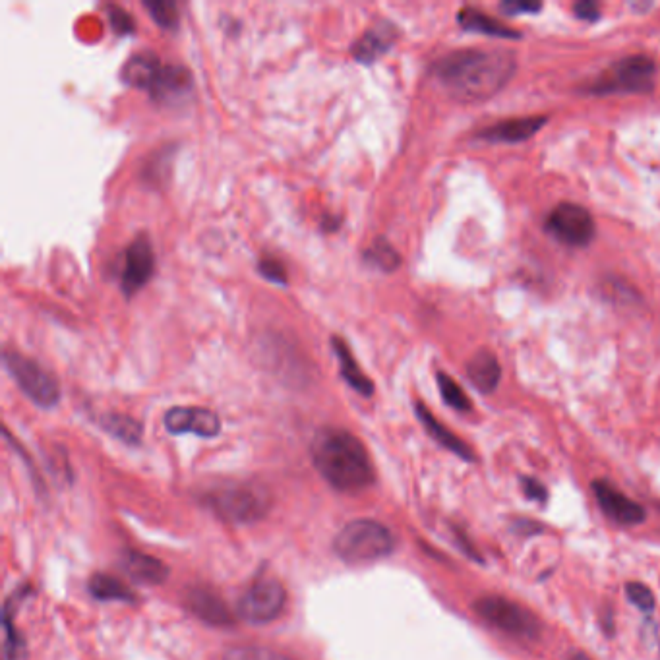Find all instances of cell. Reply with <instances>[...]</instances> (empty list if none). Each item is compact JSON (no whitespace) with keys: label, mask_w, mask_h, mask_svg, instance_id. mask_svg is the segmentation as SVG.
Returning <instances> with one entry per match:
<instances>
[{"label":"cell","mask_w":660,"mask_h":660,"mask_svg":"<svg viewBox=\"0 0 660 660\" xmlns=\"http://www.w3.org/2000/svg\"><path fill=\"white\" fill-rule=\"evenodd\" d=\"M432 78L457 101L477 103L494 97L517 72V57L502 49H459L436 60Z\"/></svg>","instance_id":"cell-1"},{"label":"cell","mask_w":660,"mask_h":660,"mask_svg":"<svg viewBox=\"0 0 660 660\" xmlns=\"http://www.w3.org/2000/svg\"><path fill=\"white\" fill-rule=\"evenodd\" d=\"M310 453L320 475L335 490L357 492L374 482V467L368 451L357 436L343 428L328 426L318 430Z\"/></svg>","instance_id":"cell-2"},{"label":"cell","mask_w":660,"mask_h":660,"mask_svg":"<svg viewBox=\"0 0 660 660\" xmlns=\"http://www.w3.org/2000/svg\"><path fill=\"white\" fill-rule=\"evenodd\" d=\"M204 502L223 521L246 525L264 519L273 498L264 484L254 480H219L204 494Z\"/></svg>","instance_id":"cell-3"},{"label":"cell","mask_w":660,"mask_h":660,"mask_svg":"<svg viewBox=\"0 0 660 660\" xmlns=\"http://www.w3.org/2000/svg\"><path fill=\"white\" fill-rule=\"evenodd\" d=\"M395 537L386 525L374 519L349 521L333 540V552L347 564L360 566L390 556Z\"/></svg>","instance_id":"cell-4"},{"label":"cell","mask_w":660,"mask_h":660,"mask_svg":"<svg viewBox=\"0 0 660 660\" xmlns=\"http://www.w3.org/2000/svg\"><path fill=\"white\" fill-rule=\"evenodd\" d=\"M657 86V64L647 55H630L610 64L597 80L581 91L587 95H618V93H649Z\"/></svg>","instance_id":"cell-5"},{"label":"cell","mask_w":660,"mask_h":660,"mask_svg":"<svg viewBox=\"0 0 660 660\" xmlns=\"http://www.w3.org/2000/svg\"><path fill=\"white\" fill-rule=\"evenodd\" d=\"M482 622L521 641H537L542 631L539 618L525 606L500 595H486L473 602Z\"/></svg>","instance_id":"cell-6"},{"label":"cell","mask_w":660,"mask_h":660,"mask_svg":"<svg viewBox=\"0 0 660 660\" xmlns=\"http://www.w3.org/2000/svg\"><path fill=\"white\" fill-rule=\"evenodd\" d=\"M2 364L10 378L20 386L31 401L43 409H51L59 403L60 388L57 378L47 372L39 362L24 357L16 351H4Z\"/></svg>","instance_id":"cell-7"},{"label":"cell","mask_w":660,"mask_h":660,"mask_svg":"<svg viewBox=\"0 0 660 660\" xmlns=\"http://www.w3.org/2000/svg\"><path fill=\"white\" fill-rule=\"evenodd\" d=\"M544 229L564 246L585 248L597 237V225L591 211L573 202H562L548 213Z\"/></svg>","instance_id":"cell-8"},{"label":"cell","mask_w":660,"mask_h":660,"mask_svg":"<svg viewBox=\"0 0 660 660\" xmlns=\"http://www.w3.org/2000/svg\"><path fill=\"white\" fill-rule=\"evenodd\" d=\"M285 587L275 579H258L239 600V616L250 624H270L283 612Z\"/></svg>","instance_id":"cell-9"},{"label":"cell","mask_w":660,"mask_h":660,"mask_svg":"<svg viewBox=\"0 0 660 660\" xmlns=\"http://www.w3.org/2000/svg\"><path fill=\"white\" fill-rule=\"evenodd\" d=\"M153 271H155L153 244L150 237L142 233L124 250L122 270H120V291L126 297L136 295L142 287L150 283Z\"/></svg>","instance_id":"cell-10"},{"label":"cell","mask_w":660,"mask_h":660,"mask_svg":"<svg viewBox=\"0 0 660 660\" xmlns=\"http://www.w3.org/2000/svg\"><path fill=\"white\" fill-rule=\"evenodd\" d=\"M593 494L599 502L602 513L616 525L622 527H633L645 521V508L639 506L630 496L620 492L612 482L608 480H595L591 484Z\"/></svg>","instance_id":"cell-11"},{"label":"cell","mask_w":660,"mask_h":660,"mask_svg":"<svg viewBox=\"0 0 660 660\" xmlns=\"http://www.w3.org/2000/svg\"><path fill=\"white\" fill-rule=\"evenodd\" d=\"M548 117L544 115H533V117H515L484 126L475 134L477 140L488 142V144H523L537 136L540 130L546 126Z\"/></svg>","instance_id":"cell-12"},{"label":"cell","mask_w":660,"mask_h":660,"mask_svg":"<svg viewBox=\"0 0 660 660\" xmlns=\"http://www.w3.org/2000/svg\"><path fill=\"white\" fill-rule=\"evenodd\" d=\"M165 428L171 434H196L202 438H215L221 432V420L202 407H173L165 415Z\"/></svg>","instance_id":"cell-13"},{"label":"cell","mask_w":660,"mask_h":660,"mask_svg":"<svg viewBox=\"0 0 660 660\" xmlns=\"http://www.w3.org/2000/svg\"><path fill=\"white\" fill-rule=\"evenodd\" d=\"M415 413H417V419L420 420V424L424 426L426 434H428L436 444H440L442 448L451 451L453 455H457V457L463 459V461H469V463H471V461L477 459V457H475V451L471 450V446L465 444L457 434L451 432L448 426H444L440 420L436 419L424 403H420V401L415 403Z\"/></svg>","instance_id":"cell-14"},{"label":"cell","mask_w":660,"mask_h":660,"mask_svg":"<svg viewBox=\"0 0 660 660\" xmlns=\"http://www.w3.org/2000/svg\"><path fill=\"white\" fill-rule=\"evenodd\" d=\"M186 606L188 610L200 618L202 622L210 626H231L235 622L233 614L225 606V602L219 599L215 593L208 589H190L186 595Z\"/></svg>","instance_id":"cell-15"},{"label":"cell","mask_w":660,"mask_h":660,"mask_svg":"<svg viewBox=\"0 0 660 660\" xmlns=\"http://www.w3.org/2000/svg\"><path fill=\"white\" fill-rule=\"evenodd\" d=\"M395 39H397V28L390 22H378L376 26L366 31L359 41L353 43L351 53L362 64H370L380 59L382 55H386L391 45L395 43Z\"/></svg>","instance_id":"cell-16"},{"label":"cell","mask_w":660,"mask_h":660,"mask_svg":"<svg viewBox=\"0 0 660 660\" xmlns=\"http://www.w3.org/2000/svg\"><path fill=\"white\" fill-rule=\"evenodd\" d=\"M457 24L465 31L471 33H482L488 37H496V39H511L517 41L521 39V31L513 30L510 26H506L504 22L496 20L494 16H488L486 12H482L475 6H465L457 12Z\"/></svg>","instance_id":"cell-17"},{"label":"cell","mask_w":660,"mask_h":660,"mask_svg":"<svg viewBox=\"0 0 660 660\" xmlns=\"http://www.w3.org/2000/svg\"><path fill=\"white\" fill-rule=\"evenodd\" d=\"M467 378L480 393H492L500 386L502 366L492 351H479L467 362Z\"/></svg>","instance_id":"cell-18"},{"label":"cell","mask_w":660,"mask_h":660,"mask_svg":"<svg viewBox=\"0 0 660 660\" xmlns=\"http://www.w3.org/2000/svg\"><path fill=\"white\" fill-rule=\"evenodd\" d=\"M163 64L157 55L153 53H138L134 57L126 60V64L122 66V82L132 86V88H140V90L150 91L161 72Z\"/></svg>","instance_id":"cell-19"},{"label":"cell","mask_w":660,"mask_h":660,"mask_svg":"<svg viewBox=\"0 0 660 660\" xmlns=\"http://www.w3.org/2000/svg\"><path fill=\"white\" fill-rule=\"evenodd\" d=\"M190 88H192V76L184 66L163 64L150 93L157 101H175L179 97H184Z\"/></svg>","instance_id":"cell-20"},{"label":"cell","mask_w":660,"mask_h":660,"mask_svg":"<svg viewBox=\"0 0 660 660\" xmlns=\"http://www.w3.org/2000/svg\"><path fill=\"white\" fill-rule=\"evenodd\" d=\"M331 347H333V351H335V355H337V360H339L343 380H345L353 390L359 391L360 395L370 397V395L374 393V382L362 372L359 362L353 357V353H351V349L347 347V343H345L341 337H333V339H331Z\"/></svg>","instance_id":"cell-21"},{"label":"cell","mask_w":660,"mask_h":660,"mask_svg":"<svg viewBox=\"0 0 660 660\" xmlns=\"http://www.w3.org/2000/svg\"><path fill=\"white\" fill-rule=\"evenodd\" d=\"M124 570L134 581L144 585H161L169 577V568L161 560L142 552H126Z\"/></svg>","instance_id":"cell-22"},{"label":"cell","mask_w":660,"mask_h":660,"mask_svg":"<svg viewBox=\"0 0 660 660\" xmlns=\"http://www.w3.org/2000/svg\"><path fill=\"white\" fill-rule=\"evenodd\" d=\"M90 595L97 600H120V602H136V593L126 587L120 579L107 575V573H95L91 575Z\"/></svg>","instance_id":"cell-23"},{"label":"cell","mask_w":660,"mask_h":660,"mask_svg":"<svg viewBox=\"0 0 660 660\" xmlns=\"http://www.w3.org/2000/svg\"><path fill=\"white\" fill-rule=\"evenodd\" d=\"M101 426L111 436H115L117 440L128 444V446H138L142 442V434H144L142 424L138 420L128 417V415H117V413L105 415L101 419Z\"/></svg>","instance_id":"cell-24"},{"label":"cell","mask_w":660,"mask_h":660,"mask_svg":"<svg viewBox=\"0 0 660 660\" xmlns=\"http://www.w3.org/2000/svg\"><path fill=\"white\" fill-rule=\"evenodd\" d=\"M436 382H438L440 395H442V399L446 401L448 407L459 411V413H471L473 411V403H471L469 395L451 378L450 374H446L444 370L436 372Z\"/></svg>","instance_id":"cell-25"},{"label":"cell","mask_w":660,"mask_h":660,"mask_svg":"<svg viewBox=\"0 0 660 660\" xmlns=\"http://www.w3.org/2000/svg\"><path fill=\"white\" fill-rule=\"evenodd\" d=\"M364 260L376 268V270L391 271L397 270L401 266V256L399 252L391 246L390 242L386 239H378L366 252H364Z\"/></svg>","instance_id":"cell-26"},{"label":"cell","mask_w":660,"mask_h":660,"mask_svg":"<svg viewBox=\"0 0 660 660\" xmlns=\"http://www.w3.org/2000/svg\"><path fill=\"white\" fill-rule=\"evenodd\" d=\"M146 10L150 12L155 24L165 30H173L179 24V8L171 0H144Z\"/></svg>","instance_id":"cell-27"},{"label":"cell","mask_w":660,"mask_h":660,"mask_svg":"<svg viewBox=\"0 0 660 660\" xmlns=\"http://www.w3.org/2000/svg\"><path fill=\"white\" fill-rule=\"evenodd\" d=\"M223 660H291L273 649L268 647H258V645H240L233 647L225 653Z\"/></svg>","instance_id":"cell-28"},{"label":"cell","mask_w":660,"mask_h":660,"mask_svg":"<svg viewBox=\"0 0 660 660\" xmlns=\"http://www.w3.org/2000/svg\"><path fill=\"white\" fill-rule=\"evenodd\" d=\"M626 597L641 612H653L655 606H657L653 591L647 585L639 583V581H630L626 585Z\"/></svg>","instance_id":"cell-29"},{"label":"cell","mask_w":660,"mask_h":660,"mask_svg":"<svg viewBox=\"0 0 660 660\" xmlns=\"http://www.w3.org/2000/svg\"><path fill=\"white\" fill-rule=\"evenodd\" d=\"M107 14H109V22H111V28L115 30V33L119 35H130L136 24H134V18L130 16V12H126L124 8H120L117 4H109L107 6Z\"/></svg>","instance_id":"cell-30"},{"label":"cell","mask_w":660,"mask_h":660,"mask_svg":"<svg viewBox=\"0 0 660 660\" xmlns=\"http://www.w3.org/2000/svg\"><path fill=\"white\" fill-rule=\"evenodd\" d=\"M258 271L271 281V283H277V285H285L287 283V271L283 268V264L279 260H273V258H264L260 264H258Z\"/></svg>","instance_id":"cell-31"},{"label":"cell","mask_w":660,"mask_h":660,"mask_svg":"<svg viewBox=\"0 0 660 660\" xmlns=\"http://www.w3.org/2000/svg\"><path fill=\"white\" fill-rule=\"evenodd\" d=\"M521 486H523V492H525V496L529 500H535L539 504H546L548 502V488L539 479L523 477L521 479Z\"/></svg>","instance_id":"cell-32"},{"label":"cell","mask_w":660,"mask_h":660,"mask_svg":"<svg viewBox=\"0 0 660 660\" xmlns=\"http://www.w3.org/2000/svg\"><path fill=\"white\" fill-rule=\"evenodd\" d=\"M500 10L506 14V16H517V14H537L542 10V4L540 2H525V0H508V2H502L500 4Z\"/></svg>","instance_id":"cell-33"},{"label":"cell","mask_w":660,"mask_h":660,"mask_svg":"<svg viewBox=\"0 0 660 660\" xmlns=\"http://www.w3.org/2000/svg\"><path fill=\"white\" fill-rule=\"evenodd\" d=\"M573 12L579 20H585V22H597L600 18V6L597 2L593 0H581V2H575L573 4Z\"/></svg>","instance_id":"cell-34"},{"label":"cell","mask_w":660,"mask_h":660,"mask_svg":"<svg viewBox=\"0 0 660 660\" xmlns=\"http://www.w3.org/2000/svg\"><path fill=\"white\" fill-rule=\"evenodd\" d=\"M511 529H513L515 533H519V535H525V537H531V535H539V533L544 531V527L539 525L537 521H531V519H525V517L517 519V521L513 523V527H511Z\"/></svg>","instance_id":"cell-35"},{"label":"cell","mask_w":660,"mask_h":660,"mask_svg":"<svg viewBox=\"0 0 660 660\" xmlns=\"http://www.w3.org/2000/svg\"><path fill=\"white\" fill-rule=\"evenodd\" d=\"M570 660H591L585 653H573L571 655Z\"/></svg>","instance_id":"cell-36"}]
</instances>
